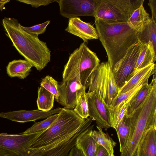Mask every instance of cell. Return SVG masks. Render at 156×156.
<instances>
[{
    "mask_svg": "<svg viewBox=\"0 0 156 156\" xmlns=\"http://www.w3.org/2000/svg\"><path fill=\"white\" fill-rule=\"evenodd\" d=\"M48 20L44 23L36 24L30 27H25L22 26V27L25 31L32 35L38 36L44 33L48 25L50 23Z\"/></svg>",
    "mask_w": 156,
    "mask_h": 156,
    "instance_id": "obj_30",
    "label": "cell"
},
{
    "mask_svg": "<svg viewBox=\"0 0 156 156\" xmlns=\"http://www.w3.org/2000/svg\"><path fill=\"white\" fill-rule=\"evenodd\" d=\"M10 0H0V10L2 11L5 9L4 5L7 3L10 2Z\"/></svg>",
    "mask_w": 156,
    "mask_h": 156,
    "instance_id": "obj_35",
    "label": "cell"
},
{
    "mask_svg": "<svg viewBox=\"0 0 156 156\" xmlns=\"http://www.w3.org/2000/svg\"><path fill=\"white\" fill-rule=\"evenodd\" d=\"M88 88L87 92H94L103 98L107 106H111L117 97L119 89L108 61L100 63L93 72L89 80Z\"/></svg>",
    "mask_w": 156,
    "mask_h": 156,
    "instance_id": "obj_6",
    "label": "cell"
},
{
    "mask_svg": "<svg viewBox=\"0 0 156 156\" xmlns=\"http://www.w3.org/2000/svg\"><path fill=\"white\" fill-rule=\"evenodd\" d=\"M155 68L156 65L154 63L139 70L119 90L117 96L133 88L144 76Z\"/></svg>",
    "mask_w": 156,
    "mask_h": 156,
    "instance_id": "obj_26",
    "label": "cell"
},
{
    "mask_svg": "<svg viewBox=\"0 0 156 156\" xmlns=\"http://www.w3.org/2000/svg\"><path fill=\"white\" fill-rule=\"evenodd\" d=\"M59 7V14L69 19L82 16L94 17L96 0H57Z\"/></svg>",
    "mask_w": 156,
    "mask_h": 156,
    "instance_id": "obj_10",
    "label": "cell"
},
{
    "mask_svg": "<svg viewBox=\"0 0 156 156\" xmlns=\"http://www.w3.org/2000/svg\"><path fill=\"white\" fill-rule=\"evenodd\" d=\"M133 97L121 102L114 108H109L112 127L116 129L119 123L126 114L129 103Z\"/></svg>",
    "mask_w": 156,
    "mask_h": 156,
    "instance_id": "obj_22",
    "label": "cell"
},
{
    "mask_svg": "<svg viewBox=\"0 0 156 156\" xmlns=\"http://www.w3.org/2000/svg\"><path fill=\"white\" fill-rule=\"evenodd\" d=\"M86 95L89 117L95 121L97 126L105 130L112 127L109 107L105 104L103 98L94 92L86 93Z\"/></svg>",
    "mask_w": 156,
    "mask_h": 156,
    "instance_id": "obj_11",
    "label": "cell"
},
{
    "mask_svg": "<svg viewBox=\"0 0 156 156\" xmlns=\"http://www.w3.org/2000/svg\"><path fill=\"white\" fill-rule=\"evenodd\" d=\"M90 129L78 138L76 145L82 151L85 156H96L98 144L90 134Z\"/></svg>",
    "mask_w": 156,
    "mask_h": 156,
    "instance_id": "obj_19",
    "label": "cell"
},
{
    "mask_svg": "<svg viewBox=\"0 0 156 156\" xmlns=\"http://www.w3.org/2000/svg\"><path fill=\"white\" fill-rule=\"evenodd\" d=\"M2 25L13 46L37 70H41L50 62L51 51L46 42L25 31L17 20L5 17Z\"/></svg>",
    "mask_w": 156,
    "mask_h": 156,
    "instance_id": "obj_2",
    "label": "cell"
},
{
    "mask_svg": "<svg viewBox=\"0 0 156 156\" xmlns=\"http://www.w3.org/2000/svg\"><path fill=\"white\" fill-rule=\"evenodd\" d=\"M130 123L128 140L120 156H137L138 147L146 133L152 127L156 126V114L147 107H139L133 113Z\"/></svg>",
    "mask_w": 156,
    "mask_h": 156,
    "instance_id": "obj_4",
    "label": "cell"
},
{
    "mask_svg": "<svg viewBox=\"0 0 156 156\" xmlns=\"http://www.w3.org/2000/svg\"><path fill=\"white\" fill-rule=\"evenodd\" d=\"M58 114L51 115L45 119L38 122H35L30 127L23 133V134H30L43 132L47 129L55 122Z\"/></svg>",
    "mask_w": 156,
    "mask_h": 156,
    "instance_id": "obj_28",
    "label": "cell"
},
{
    "mask_svg": "<svg viewBox=\"0 0 156 156\" xmlns=\"http://www.w3.org/2000/svg\"><path fill=\"white\" fill-rule=\"evenodd\" d=\"M155 82L156 73L153 75L151 83L150 84H147L141 88L130 101L126 114V116L131 117L134 111L147 97Z\"/></svg>",
    "mask_w": 156,
    "mask_h": 156,
    "instance_id": "obj_17",
    "label": "cell"
},
{
    "mask_svg": "<svg viewBox=\"0 0 156 156\" xmlns=\"http://www.w3.org/2000/svg\"><path fill=\"white\" fill-rule=\"evenodd\" d=\"M33 65L24 60H14L9 62L6 67L7 73L11 77H17L23 79L28 76Z\"/></svg>",
    "mask_w": 156,
    "mask_h": 156,
    "instance_id": "obj_16",
    "label": "cell"
},
{
    "mask_svg": "<svg viewBox=\"0 0 156 156\" xmlns=\"http://www.w3.org/2000/svg\"><path fill=\"white\" fill-rule=\"evenodd\" d=\"M57 0H17L21 2L30 5L33 7L37 8L41 5H47Z\"/></svg>",
    "mask_w": 156,
    "mask_h": 156,
    "instance_id": "obj_31",
    "label": "cell"
},
{
    "mask_svg": "<svg viewBox=\"0 0 156 156\" xmlns=\"http://www.w3.org/2000/svg\"><path fill=\"white\" fill-rule=\"evenodd\" d=\"M86 89H84L78 95L75 107L73 110L79 116L86 119L89 116V110Z\"/></svg>",
    "mask_w": 156,
    "mask_h": 156,
    "instance_id": "obj_27",
    "label": "cell"
},
{
    "mask_svg": "<svg viewBox=\"0 0 156 156\" xmlns=\"http://www.w3.org/2000/svg\"><path fill=\"white\" fill-rule=\"evenodd\" d=\"M156 126L146 133L138 147L137 156H156Z\"/></svg>",
    "mask_w": 156,
    "mask_h": 156,
    "instance_id": "obj_14",
    "label": "cell"
},
{
    "mask_svg": "<svg viewBox=\"0 0 156 156\" xmlns=\"http://www.w3.org/2000/svg\"><path fill=\"white\" fill-rule=\"evenodd\" d=\"M156 60V51L150 44H143L136 60L133 77L138 72L148 65L154 63Z\"/></svg>",
    "mask_w": 156,
    "mask_h": 156,
    "instance_id": "obj_18",
    "label": "cell"
},
{
    "mask_svg": "<svg viewBox=\"0 0 156 156\" xmlns=\"http://www.w3.org/2000/svg\"><path fill=\"white\" fill-rule=\"evenodd\" d=\"M55 96L43 87L38 88L37 101L39 110L47 112L50 111L54 106Z\"/></svg>",
    "mask_w": 156,
    "mask_h": 156,
    "instance_id": "obj_25",
    "label": "cell"
},
{
    "mask_svg": "<svg viewBox=\"0 0 156 156\" xmlns=\"http://www.w3.org/2000/svg\"><path fill=\"white\" fill-rule=\"evenodd\" d=\"M65 31L80 37L85 43L88 40L99 38L96 28L90 23L84 22L78 17L69 19Z\"/></svg>",
    "mask_w": 156,
    "mask_h": 156,
    "instance_id": "obj_13",
    "label": "cell"
},
{
    "mask_svg": "<svg viewBox=\"0 0 156 156\" xmlns=\"http://www.w3.org/2000/svg\"><path fill=\"white\" fill-rule=\"evenodd\" d=\"M156 73V68L152 69L144 76L138 83L131 90L117 96L113 101L110 108H114L121 102L134 96L136 93L143 86L148 83L150 76Z\"/></svg>",
    "mask_w": 156,
    "mask_h": 156,
    "instance_id": "obj_21",
    "label": "cell"
},
{
    "mask_svg": "<svg viewBox=\"0 0 156 156\" xmlns=\"http://www.w3.org/2000/svg\"><path fill=\"white\" fill-rule=\"evenodd\" d=\"M62 76V82L58 85L59 97L58 102L65 108L73 109L77 96L86 89L80 82L77 65L70 55L64 66Z\"/></svg>",
    "mask_w": 156,
    "mask_h": 156,
    "instance_id": "obj_5",
    "label": "cell"
},
{
    "mask_svg": "<svg viewBox=\"0 0 156 156\" xmlns=\"http://www.w3.org/2000/svg\"><path fill=\"white\" fill-rule=\"evenodd\" d=\"M98 39L105 49L108 62L113 70L123 59L128 50L139 41V29L127 22H110L95 19Z\"/></svg>",
    "mask_w": 156,
    "mask_h": 156,
    "instance_id": "obj_1",
    "label": "cell"
},
{
    "mask_svg": "<svg viewBox=\"0 0 156 156\" xmlns=\"http://www.w3.org/2000/svg\"><path fill=\"white\" fill-rule=\"evenodd\" d=\"M58 85L57 81L49 75L43 78L40 83L41 86L54 95L55 100L57 102L59 97Z\"/></svg>",
    "mask_w": 156,
    "mask_h": 156,
    "instance_id": "obj_29",
    "label": "cell"
},
{
    "mask_svg": "<svg viewBox=\"0 0 156 156\" xmlns=\"http://www.w3.org/2000/svg\"><path fill=\"white\" fill-rule=\"evenodd\" d=\"M142 45L139 41L132 47L112 70L115 82L119 90L133 77L136 60Z\"/></svg>",
    "mask_w": 156,
    "mask_h": 156,
    "instance_id": "obj_9",
    "label": "cell"
},
{
    "mask_svg": "<svg viewBox=\"0 0 156 156\" xmlns=\"http://www.w3.org/2000/svg\"><path fill=\"white\" fill-rule=\"evenodd\" d=\"M96 156H111L107 151L102 146L98 144Z\"/></svg>",
    "mask_w": 156,
    "mask_h": 156,
    "instance_id": "obj_34",
    "label": "cell"
},
{
    "mask_svg": "<svg viewBox=\"0 0 156 156\" xmlns=\"http://www.w3.org/2000/svg\"><path fill=\"white\" fill-rule=\"evenodd\" d=\"M98 130L92 129L90 134L98 144L102 146L107 151L111 156H115L114 148L116 143L108 135L104 133L102 129L96 126Z\"/></svg>",
    "mask_w": 156,
    "mask_h": 156,
    "instance_id": "obj_20",
    "label": "cell"
},
{
    "mask_svg": "<svg viewBox=\"0 0 156 156\" xmlns=\"http://www.w3.org/2000/svg\"><path fill=\"white\" fill-rule=\"evenodd\" d=\"M130 117L125 115L115 129L119 141L120 152L125 147L129 135L131 127Z\"/></svg>",
    "mask_w": 156,
    "mask_h": 156,
    "instance_id": "obj_23",
    "label": "cell"
},
{
    "mask_svg": "<svg viewBox=\"0 0 156 156\" xmlns=\"http://www.w3.org/2000/svg\"><path fill=\"white\" fill-rule=\"evenodd\" d=\"M92 121L88 118L80 128L74 131L58 135L48 134L35 140L33 148L30 147V156H67L76 144L78 138L86 131L93 129Z\"/></svg>",
    "mask_w": 156,
    "mask_h": 156,
    "instance_id": "obj_3",
    "label": "cell"
},
{
    "mask_svg": "<svg viewBox=\"0 0 156 156\" xmlns=\"http://www.w3.org/2000/svg\"><path fill=\"white\" fill-rule=\"evenodd\" d=\"M62 108H58L47 112L38 110H20L0 113V117L12 121L24 123L43 119L54 114H58Z\"/></svg>",
    "mask_w": 156,
    "mask_h": 156,
    "instance_id": "obj_12",
    "label": "cell"
},
{
    "mask_svg": "<svg viewBox=\"0 0 156 156\" xmlns=\"http://www.w3.org/2000/svg\"><path fill=\"white\" fill-rule=\"evenodd\" d=\"M156 21L151 18L138 30L137 36L139 42L143 44H150L156 51Z\"/></svg>",
    "mask_w": 156,
    "mask_h": 156,
    "instance_id": "obj_15",
    "label": "cell"
},
{
    "mask_svg": "<svg viewBox=\"0 0 156 156\" xmlns=\"http://www.w3.org/2000/svg\"><path fill=\"white\" fill-rule=\"evenodd\" d=\"M95 19L110 22H127L132 12L144 0H96Z\"/></svg>",
    "mask_w": 156,
    "mask_h": 156,
    "instance_id": "obj_7",
    "label": "cell"
},
{
    "mask_svg": "<svg viewBox=\"0 0 156 156\" xmlns=\"http://www.w3.org/2000/svg\"><path fill=\"white\" fill-rule=\"evenodd\" d=\"M70 55L77 65L80 82L86 89L88 88L90 77L100 63V61L96 54L84 42Z\"/></svg>",
    "mask_w": 156,
    "mask_h": 156,
    "instance_id": "obj_8",
    "label": "cell"
},
{
    "mask_svg": "<svg viewBox=\"0 0 156 156\" xmlns=\"http://www.w3.org/2000/svg\"><path fill=\"white\" fill-rule=\"evenodd\" d=\"M68 156H85L81 150L76 145L70 150Z\"/></svg>",
    "mask_w": 156,
    "mask_h": 156,
    "instance_id": "obj_32",
    "label": "cell"
},
{
    "mask_svg": "<svg viewBox=\"0 0 156 156\" xmlns=\"http://www.w3.org/2000/svg\"><path fill=\"white\" fill-rule=\"evenodd\" d=\"M148 4L151 12V18L156 21V0H149Z\"/></svg>",
    "mask_w": 156,
    "mask_h": 156,
    "instance_id": "obj_33",
    "label": "cell"
},
{
    "mask_svg": "<svg viewBox=\"0 0 156 156\" xmlns=\"http://www.w3.org/2000/svg\"><path fill=\"white\" fill-rule=\"evenodd\" d=\"M150 18L149 14L143 4L132 12L127 22L134 28L139 29L147 23Z\"/></svg>",
    "mask_w": 156,
    "mask_h": 156,
    "instance_id": "obj_24",
    "label": "cell"
}]
</instances>
